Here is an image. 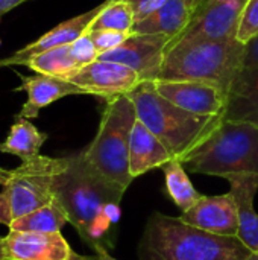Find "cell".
Returning <instances> with one entry per match:
<instances>
[{
  "mask_svg": "<svg viewBox=\"0 0 258 260\" xmlns=\"http://www.w3.org/2000/svg\"><path fill=\"white\" fill-rule=\"evenodd\" d=\"M76 260H117L114 259L109 253H108V250H97V251H94V254L93 256H79L78 254V257Z\"/></svg>",
  "mask_w": 258,
  "mask_h": 260,
  "instance_id": "obj_31",
  "label": "cell"
},
{
  "mask_svg": "<svg viewBox=\"0 0 258 260\" xmlns=\"http://www.w3.org/2000/svg\"><path fill=\"white\" fill-rule=\"evenodd\" d=\"M248 0H205L189 26L176 38L192 40H230L237 38L240 18Z\"/></svg>",
  "mask_w": 258,
  "mask_h": 260,
  "instance_id": "obj_9",
  "label": "cell"
},
{
  "mask_svg": "<svg viewBox=\"0 0 258 260\" xmlns=\"http://www.w3.org/2000/svg\"><path fill=\"white\" fill-rule=\"evenodd\" d=\"M12 213H11V207H9V201L6 193L2 190L0 192V224L9 227L12 222Z\"/></svg>",
  "mask_w": 258,
  "mask_h": 260,
  "instance_id": "obj_30",
  "label": "cell"
},
{
  "mask_svg": "<svg viewBox=\"0 0 258 260\" xmlns=\"http://www.w3.org/2000/svg\"><path fill=\"white\" fill-rule=\"evenodd\" d=\"M102 5L82 12L73 18H68L59 24H56L53 29H50L49 32H46L44 35H41L38 40L26 44L24 47L15 50L12 55H9L8 58L0 59V67H8V66H26L29 62V59H32L35 55L46 52L49 49H55L59 46H65V44H71L75 40H78L81 35H84L85 32H88L93 20L97 17V14L100 12Z\"/></svg>",
  "mask_w": 258,
  "mask_h": 260,
  "instance_id": "obj_14",
  "label": "cell"
},
{
  "mask_svg": "<svg viewBox=\"0 0 258 260\" xmlns=\"http://www.w3.org/2000/svg\"><path fill=\"white\" fill-rule=\"evenodd\" d=\"M64 165L65 157L52 158L40 154L11 171L3 192L8 197L14 219L49 204L55 198L53 181Z\"/></svg>",
  "mask_w": 258,
  "mask_h": 260,
  "instance_id": "obj_7",
  "label": "cell"
},
{
  "mask_svg": "<svg viewBox=\"0 0 258 260\" xmlns=\"http://www.w3.org/2000/svg\"><path fill=\"white\" fill-rule=\"evenodd\" d=\"M135 24L134 11L129 0H105L97 17L93 20L88 30H119V32H132Z\"/></svg>",
  "mask_w": 258,
  "mask_h": 260,
  "instance_id": "obj_24",
  "label": "cell"
},
{
  "mask_svg": "<svg viewBox=\"0 0 258 260\" xmlns=\"http://www.w3.org/2000/svg\"><path fill=\"white\" fill-rule=\"evenodd\" d=\"M141 120L173 154L184 161L222 123V116H199L164 99L154 81L141 82L129 93Z\"/></svg>",
  "mask_w": 258,
  "mask_h": 260,
  "instance_id": "obj_4",
  "label": "cell"
},
{
  "mask_svg": "<svg viewBox=\"0 0 258 260\" xmlns=\"http://www.w3.org/2000/svg\"><path fill=\"white\" fill-rule=\"evenodd\" d=\"M125 192L126 189L96 172L82 152L65 157V165L53 181V193L68 222L94 251L114 247Z\"/></svg>",
  "mask_w": 258,
  "mask_h": 260,
  "instance_id": "obj_1",
  "label": "cell"
},
{
  "mask_svg": "<svg viewBox=\"0 0 258 260\" xmlns=\"http://www.w3.org/2000/svg\"><path fill=\"white\" fill-rule=\"evenodd\" d=\"M246 44L237 38L170 41L158 79L196 81L213 84L228 91L243 67Z\"/></svg>",
  "mask_w": 258,
  "mask_h": 260,
  "instance_id": "obj_3",
  "label": "cell"
},
{
  "mask_svg": "<svg viewBox=\"0 0 258 260\" xmlns=\"http://www.w3.org/2000/svg\"><path fill=\"white\" fill-rule=\"evenodd\" d=\"M68 81L81 87L87 94L105 99L129 94L143 82L140 75L128 66L103 59H96L81 67Z\"/></svg>",
  "mask_w": 258,
  "mask_h": 260,
  "instance_id": "obj_10",
  "label": "cell"
},
{
  "mask_svg": "<svg viewBox=\"0 0 258 260\" xmlns=\"http://www.w3.org/2000/svg\"><path fill=\"white\" fill-rule=\"evenodd\" d=\"M137 250L140 260H243L251 253L239 238L213 235L160 212L149 216Z\"/></svg>",
  "mask_w": 258,
  "mask_h": 260,
  "instance_id": "obj_2",
  "label": "cell"
},
{
  "mask_svg": "<svg viewBox=\"0 0 258 260\" xmlns=\"http://www.w3.org/2000/svg\"><path fill=\"white\" fill-rule=\"evenodd\" d=\"M137 111L129 94L106 99L99 129L82 151L84 160L106 180L128 189L134 178L129 174V142Z\"/></svg>",
  "mask_w": 258,
  "mask_h": 260,
  "instance_id": "obj_6",
  "label": "cell"
},
{
  "mask_svg": "<svg viewBox=\"0 0 258 260\" xmlns=\"http://www.w3.org/2000/svg\"><path fill=\"white\" fill-rule=\"evenodd\" d=\"M88 34H90L99 55L119 47L131 35V32H119V30H108V29L88 30Z\"/></svg>",
  "mask_w": 258,
  "mask_h": 260,
  "instance_id": "obj_26",
  "label": "cell"
},
{
  "mask_svg": "<svg viewBox=\"0 0 258 260\" xmlns=\"http://www.w3.org/2000/svg\"><path fill=\"white\" fill-rule=\"evenodd\" d=\"M154 87L164 99L176 107L199 116H222L227 110L228 96L213 84L196 81L155 79Z\"/></svg>",
  "mask_w": 258,
  "mask_h": 260,
  "instance_id": "obj_11",
  "label": "cell"
},
{
  "mask_svg": "<svg viewBox=\"0 0 258 260\" xmlns=\"http://www.w3.org/2000/svg\"><path fill=\"white\" fill-rule=\"evenodd\" d=\"M195 11L192 0H167L152 15L137 21L132 34H161L175 40L189 26Z\"/></svg>",
  "mask_w": 258,
  "mask_h": 260,
  "instance_id": "obj_19",
  "label": "cell"
},
{
  "mask_svg": "<svg viewBox=\"0 0 258 260\" xmlns=\"http://www.w3.org/2000/svg\"><path fill=\"white\" fill-rule=\"evenodd\" d=\"M254 66H258V37L246 43L245 61H243V67H254Z\"/></svg>",
  "mask_w": 258,
  "mask_h": 260,
  "instance_id": "obj_29",
  "label": "cell"
},
{
  "mask_svg": "<svg viewBox=\"0 0 258 260\" xmlns=\"http://www.w3.org/2000/svg\"><path fill=\"white\" fill-rule=\"evenodd\" d=\"M9 174H11V171H8V169H3V168H0V186H3V184L6 183V180H8Z\"/></svg>",
  "mask_w": 258,
  "mask_h": 260,
  "instance_id": "obj_33",
  "label": "cell"
},
{
  "mask_svg": "<svg viewBox=\"0 0 258 260\" xmlns=\"http://www.w3.org/2000/svg\"><path fill=\"white\" fill-rule=\"evenodd\" d=\"M192 2H193V5H195V6L198 8V6H199V5H201L202 2H205V0H192Z\"/></svg>",
  "mask_w": 258,
  "mask_h": 260,
  "instance_id": "obj_36",
  "label": "cell"
},
{
  "mask_svg": "<svg viewBox=\"0 0 258 260\" xmlns=\"http://www.w3.org/2000/svg\"><path fill=\"white\" fill-rule=\"evenodd\" d=\"M68 222V216L56 200V197L46 206L32 210L27 215L15 218L9 230L15 232H36V233H56L61 232L62 227Z\"/></svg>",
  "mask_w": 258,
  "mask_h": 260,
  "instance_id": "obj_21",
  "label": "cell"
},
{
  "mask_svg": "<svg viewBox=\"0 0 258 260\" xmlns=\"http://www.w3.org/2000/svg\"><path fill=\"white\" fill-rule=\"evenodd\" d=\"M243 260H258V253H252V251H251Z\"/></svg>",
  "mask_w": 258,
  "mask_h": 260,
  "instance_id": "obj_35",
  "label": "cell"
},
{
  "mask_svg": "<svg viewBox=\"0 0 258 260\" xmlns=\"http://www.w3.org/2000/svg\"><path fill=\"white\" fill-rule=\"evenodd\" d=\"M18 78L21 79V85L17 90H24L27 94V99L23 104L17 116L29 119V120L38 117L40 111L44 107L65 96L87 94L81 87H78L68 79H61V78H53L47 75H38V73L33 76L18 75Z\"/></svg>",
  "mask_w": 258,
  "mask_h": 260,
  "instance_id": "obj_15",
  "label": "cell"
},
{
  "mask_svg": "<svg viewBox=\"0 0 258 260\" xmlns=\"http://www.w3.org/2000/svg\"><path fill=\"white\" fill-rule=\"evenodd\" d=\"M225 120L258 126V66L242 67L228 91Z\"/></svg>",
  "mask_w": 258,
  "mask_h": 260,
  "instance_id": "obj_18",
  "label": "cell"
},
{
  "mask_svg": "<svg viewBox=\"0 0 258 260\" xmlns=\"http://www.w3.org/2000/svg\"><path fill=\"white\" fill-rule=\"evenodd\" d=\"M230 192L234 195L239 212V235L237 238L249 251L258 253V213L254 200L258 192L257 174H239L227 178Z\"/></svg>",
  "mask_w": 258,
  "mask_h": 260,
  "instance_id": "obj_17",
  "label": "cell"
},
{
  "mask_svg": "<svg viewBox=\"0 0 258 260\" xmlns=\"http://www.w3.org/2000/svg\"><path fill=\"white\" fill-rule=\"evenodd\" d=\"M76 257L78 254L61 232L36 233L9 230L5 236L6 260H76Z\"/></svg>",
  "mask_w": 258,
  "mask_h": 260,
  "instance_id": "obj_13",
  "label": "cell"
},
{
  "mask_svg": "<svg viewBox=\"0 0 258 260\" xmlns=\"http://www.w3.org/2000/svg\"><path fill=\"white\" fill-rule=\"evenodd\" d=\"M172 38L161 34H132L119 47L99 55V59L128 66L144 81L160 78L164 56Z\"/></svg>",
  "mask_w": 258,
  "mask_h": 260,
  "instance_id": "obj_8",
  "label": "cell"
},
{
  "mask_svg": "<svg viewBox=\"0 0 258 260\" xmlns=\"http://www.w3.org/2000/svg\"><path fill=\"white\" fill-rule=\"evenodd\" d=\"M46 140V133H41L29 119L17 116L8 137L0 142V152L15 155L21 161H26L40 155V149Z\"/></svg>",
  "mask_w": 258,
  "mask_h": 260,
  "instance_id": "obj_20",
  "label": "cell"
},
{
  "mask_svg": "<svg viewBox=\"0 0 258 260\" xmlns=\"http://www.w3.org/2000/svg\"><path fill=\"white\" fill-rule=\"evenodd\" d=\"M161 169L164 171L166 192L169 198L175 203V206L181 212H186L192 206H195L202 195L192 184L182 161L173 158L169 163H166Z\"/></svg>",
  "mask_w": 258,
  "mask_h": 260,
  "instance_id": "obj_23",
  "label": "cell"
},
{
  "mask_svg": "<svg viewBox=\"0 0 258 260\" xmlns=\"http://www.w3.org/2000/svg\"><path fill=\"white\" fill-rule=\"evenodd\" d=\"M27 0H0V20L5 14H8L9 11H12L14 8H17L18 5L24 3Z\"/></svg>",
  "mask_w": 258,
  "mask_h": 260,
  "instance_id": "obj_32",
  "label": "cell"
},
{
  "mask_svg": "<svg viewBox=\"0 0 258 260\" xmlns=\"http://www.w3.org/2000/svg\"><path fill=\"white\" fill-rule=\"evenodd\" d=\"M255 37H258V0H248L240 18L237 40L246 44Z\"/></svg>",
  "mask_w": 258,
  "mask_h": 260,
  "instance_id": "obj_25",
  "label": "cell"
},
{
  "mask_svg": "<svg viewBox=\"0 0 258 260\" xmlns=\"http://www.w3.org/2000/svg\"><path fill=\"white\" fill-rule=\"evenodd\" d=\"M70 49H71V53L75 56V59L78 61V64L81 67L99 59V52L90 37L88 32H85L84 35H81L78 40H75L71 44H70Z\"/></svg>",
  "mask_w": 258,
  "mask_h": 260,
  "instance_id": "obj_27",
  "label": "cell"
},
{
  "mask_svg": "<svg viewBox=\"0 0 258 260\" xmlns=\"http://www.w3.org/2000/svg\"><path fill=\"white\" fill-rule=\"evenodd\" d=\"M167 0H129L132 11H134V18L135 23L140 20L148 18L152 15L157 9H160Z\"/></svg>",
  "mask_w": 258,
  "mask_h": 260,
  "instance_id": "obj_28",
  "label": "cell"
},
{
  "mask_svg": "<svg viewBox=\"0 0 258 260\" xmlns=\"http://www.w3.org/2000/svg\"><path fill=\"white\" fill-rule=\"evenodd\" d=\"M184 222L219 236L239 235L237 203L231 192L214 197H201L195 206L179 216Z\"/></svg>",
  "mask_w": 258,
  "mask_h": 260,
  "instance_id": "obj_12",
  "label": "cell"
},
{
  "mask_svg": "<svg viewBox=\"0 0 258 260\" xmlns=\"http://www.w3.org/2000/svg\"><path fill=\"white\" fill-rule=\"evenodd\" d=\"M182 165L187 172L225 180L239 174L258 175V126L224 119Z\"/></svg>",
  "mask_w": 258,
  "mask_h": 260,
  "instance_id": "obj_5",
  "label": "cell"
},
{
  "mask_svg": "<svg viewBox=\"0 0 258 260\" xmlns=\"http://www.w3.org/2000/svg\"><path fill=\"white\" fill-rule=\"evenodd\" d=\"M169 148L141 122L135 120L129 142V174L135 180L173 160Z\"/></svg>",
  "mask_w": 258,
  "mask_h": 260,
  "instance_id": "obj_16",
  "label": "cell"
},
{
  "mask_svg": "<svg viewBox=\"0 0 258 260\" xmlns=\"http://www.w3.org/2000/svg\"><path fill=\"white\" fill-rule=\"evenodd\" d=\"M26 66L38 75H47L61 79L73 78L81 69L71 53L70 44L41 52L29 59Z\"/></svg>",
  "mask_w": 258,
  "mask_h": 260,
  "instance_id": "obj_22",
  "label": "cell"
},
{
  "mask_svg": "<svg viewBox=\"0 0 258 260\" xmlns=\"http://www.w3.org/2000/svg\"><path fill=\"white\" fill-rule=\"evenodd\" d=\"M0 260L5 259V238H0Z\"/></svg>",
  "mask_w": 258,
  "mask_h": 260,
  "instance_id": "obj_34",
  "label": "cell"
}]
</instances>
